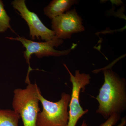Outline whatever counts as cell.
<instances>
[{"instance_id":"obj_1","label":"cell","mask_w":126,"mask_h":126,"mask_svg":"<svg viewBox=\"0 0 126 126\" xmlns=\"http://www.w3.org/2000/svg\"><path fill=\"white\" fill-rule=\"evenodd\" d=\"M104 82L96 99V112L107 119L114 113L120 114L126 108V82L111 69H104Z\"/></svg>"},{"instance_id":"obj_2","label":"cell","mask_w":126,"mask_h":126,"mask_svg":"<svg viewBox=\"0 0 126 126\" xmlns=\"http://www.w3.org/2000/svg\"><path fill=\"white\" fill-rule=\"evenodd\" d=\"M25 88L14 90L12 103L13 110L19 115L24 126H36V119L40 112L39 96L41 93L36 83L26 81Z\"/></svg>"},{"instance_id":"obj_3","label":"cell","mask_w":126,"mask_h":126,"mask_svg":"<svg viewBox=\"0 0 126 126\" xmlns=\"http://www.w3.org/2000/svg\"><path fill=\"white\" fill-rule=\"evenodd\" d=\"M70 98V94L63 93L60 100L53 102L45 99L41 93L39 98L43 109L38 114L36 126H67Z\"/></svg>"},{"instance_id":"obj_4","label":"cell","mask_w":126,"mask_h":126,"mask_svg":"<svg viewBox=\"0 0 126 126\" xmlns=\"http://www.w3.org/2000/svg\"><path fill=\"white\" fill-rule=\"evenodd\" d=\"M70 74V81L72 83V93L69 104V119L67 126H76L79 119L88 112V110H83L79 102V96L82 89L90 83L91 77L89 74L81 73L79 70L75 71L74 75L70 72L66 64H63ZM81 126H87L84 121Z\"/></svg>"},{"instance_id":"obj_5","label":"cell","mask_w":126,"mask_h":126,"mask_svg":"<svg viewBox=\"0 0 126 126\" xmlns=\"http://www.w3.org/2000/svg\"><path fill=\"white\" fill-rule=\"evenodd\" d=\"M6 38L12 40L20 41L26 48L24 52V56L26 63L29 64V68L26 77H29L30 72L33 69L30 65V59L32 55L35 54L39 58L44 56H59L67 55L70 53L72 48L63 50H55L54 47H58L63 43V40L55 39L49 41L38 42L26 39L24 37H6Z\"/></svg>"},{"instance_id":"obj_6","label":"cell","mask_w":126,"mask_h":126,"mask_svg":"<svg viewBox=\"0 0 126 126\" xmlns=\"http://www.w3.org/2000/svg\"><path fill=\"white\" fill-rule=\"evenodd\" d=\"M11 4L27 23L30 29V36L32 40H34L36 38L47 41L57 39L54 32L48 29L36 14L28 9L25 0H15Z\"/></svg>"},{"instance_id":"obj_7","label":"cell","mask_w":126,"mask_h":126,"mask_svg":"<svg viewBox=\"0 0 126 126\" xmlns=\"http://www.w3.org/2000/svg\"><path fill=\"white\" fill-rule=\"evenodd\" d=\"M52 30L59 39H70L72 35L85 30L82 19L75 9L70 10L52 20Z\"/></svg>"},{"instance_id":"obj_8","label":"cell","mask_w":126,"mask_h":126,"mask_svg":"<svg viewBox=\"0 0 126 126\" xmlns=\"http://www.w3.org/2000/svg\"><path fill=\"white\" fill-rule=\"evenodd\" d=\"M77 0H53L45 7L44 12L49 18L53 19L69 10L72 6L77 4Z\"/></svg>"},{"instance_id":"obj_9","label":"cell","mask_w":126,"mask_h":126,"mask_svg":"<svg viewBox=\"0 0 126 126\" xmlns=\"http://www.w3.org/2000/svg\"><path fill=\"white\" fill-rule=\"evenodd\" d=\"M19 115L14 110H0V126H19Z\"/></svg>"},{"instance_id":"obj_10","label":"cell","mask_w":126,"mask_h":126,"mask_svg":"<svg viewBox=\"0 0 126 126\" xmlns=\"http://www.w3.org/2000/svg\"><path fill=\"white\" fill-rule=\"evenodd\" d=\"M11 18L7 15L4 8V5L2 0H0V33H4L10 29L15 32L10 25Z\"/></svg>"},{"instance_id":"obj_11","label":"cell","mask_w":126,"mask_h":126,"mask_svg":"<svg viewBox=\"0 0 126 126\" xmlns=\"http://www.w3.org/2000/svg\"><path fill=\"white\" fill-rule=\"evenodd\" d=\"M121 118V115L118 113H114L110 116L105 122L100 126H113L117 123ZM126 124V118H123L121 123L117 126H125Z\"/></svg>"}]
</instances>
